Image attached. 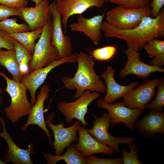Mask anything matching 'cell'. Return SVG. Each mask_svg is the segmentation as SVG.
Masks as SVG:
<instances>
[{
  "label": "cell",
  "mask_w": 164,
  "mask_h": 164,
  "mask_svg": "<svg viewBox=\"0 0 164 164\" xmlns=\"http://www.w3.org/2000/svg\"><path fill=\"white\" fill-rule=\"evenodd\" d=\"M12 39L21 74L22 77L26 76L29 73V64L32 59V55L20 42L13 38Z\"/></svg>",
  "instance_id": "25"
},
{
  "label": "cell",
  "mask_w": 164,
  "mask_h": 164,
  "mask_svg": "<svg viewBox=\"0 0 164 164\" xmlns=\"http://www.w3.org/2000/svg\"><path fill=\"white\" fill-rule=\"evenodd\" d=\"M105 0H59L56 2L57 7L62 15L61 22L66 33L68 20L74 15H81L90 8L102 7Z\"/></svg>",
  "instance_id": "16"
},
{
  "label": "cell",
  "mask_w": 164,
  "mask_h": 164,
  "mask_svg": "<svg viewBox=\"0 0 164 164\" xmlns=\"http://www.w3.org/2000/svg\"><path fill=\"white\" fill-rule=\"evenodd\" d=\"M130 151L127 152L125 149L122 150L123 154V163L124 164H142L138 158L139 151L137 146L133 143L128 145Z\"/></svg>",
  "instance_id": "30"
},
{
  "label": "cell",
  "mask_w": 164,
  "mask_h": 164,
  "mask_svg": "<svg viewBox=\"0 0 164 164\" xmlns=\"http://www.w3.org/2000/svg\"><path fill=\"white\" fill-rule=\"evenodd\" d=\"M151 0H109L108 2L117 5L118 6L126 9H135L147 5Z\"/></svg>",
  "instance_id": "31"
},
{
  "label": "cell",
  "mask_w": 164,
  "mask_h": 164,
  "mask_svg": "<svg viewBox=\"0 0 164 164\" xmlns=\"http://www.w3.org/2000/svg\"><path fill=\"white\" fill-rule=\"evenodd\" d=\"M150 16L148 5L135 9H126L117 6L107 13L106 21L117 29L128 30L136 27L145 17Z\"/></svg>",
  "instance_id": "5"
},
{
  "label": "cell",
  "mask_w": 164,
  "mask_h": 164,
  "mask_svg": "<svg viewBox=\"0 0 164 164\" xmlns=\"http://www.w3.org/2000/svg\"><path fill=\"white\" fill-rule=\"evenodd\" d=\"M159 79L145 81L137 88L133 89L122 97V101L131 109L145 110L144 106L152 99L156 93V87Z\"/></svg>",
  "instance_id": "13"
},
{
  "label": "cell",
  "mask_w": 164,
  "mask_h": 164,
  "mask_svg": "<svg viewBox=\"0 0 164 164\" xmlns=\"http://www.w3.org/2000/svg\"><path fill=\"white\" fill-rule=\"evenodd\" d=\"M5 67L12 75L13 79L21 82L22 77L17 60L14 49L0 50V67Z\"/></svg>",
  "instance_id": "23"
},
{
  "label": "cell",
  "mask_w": 164,
  "mask_h": 164,
  "mask_svg": "<svg viewBox=\"0 0 164 164\" xmlns=\"http://www.w3.org/2000/svg\"><path fill=\"white\" fill-rule=\"evenodd\" d=\"M58 0H55V1L56 2Z\"/></svg>",
  "instance_id": "42"
},
{
  "label": "cell",
  "mask_w": 164,
  "mask_h": 164,
  "mask_svg": "<svg viewBox=\"0 0 164 164\" xmlns=\"http://www.w3.org/2000/svg\"><path fill=\"white\" fill-rule=\"evenodd\" d=\"M101 96L99 92H91L90 91L86 90L77 99L73 102H60L58 104L57 108L63 114L67 123L73 124V119L75 118L80 121L85 128L88 123L85 119L88 107L93 101Z\"/></svg>",
  "instance_id": "8"
},
{
  "label": "cell",
  "mask_w": 164,
  "mask_h": 164,
  "mask_svg": "<svg viewBox=\"0 0 164 164\" xmlns=\"http://www.w3.org/2000/svg\"><path fill=\"white\" fill-rule=\"evenodd\" d=\"M140 133L148 138H152L157 134H164V112L150 109L148 114L135 123Z\"/></svg>",
  "instance_id": "21"
},
{
  "label": "cell",
  "mask_w": 164,
  "mask_h": 164,
  "mask_svg": "<svg viewBox=\"0 0 164 164\" xmlns=\"http://www.w3.org/2000/svg\"><path fill=\"white\" fill-rule=\"evenodd\" d=\"M44 157L48 164H55L62 160L67 164H87L84 158L73 144L67 148L66 152L63 155H56L47 152L44 154Z\"/></svg>",
  "instance_id": "22"
},
{
  "label": "cell",
  "mask_w": 164,
  "mask_h": 164,
  "mask_svg": "<svg viewBox=\"0 0 164 164\" xmlns=\"http://www.w3.org/2000/svg\"></svg>",
  "instance_id": "43"
},
{
  "label": "cell",
  "mask_w": 164,
  "mask_h": 164,
  "mask_svg": "<svg viewBox=\"0 0 164 164\" xmlns=\"http://www.w3.org/2000/svg\"><path fill=\"white\" fill-rule=\"evenodd\" d=\"M77 54L75 53L70 56L53 60L48 66L36 69L28 75L22 77L21 82L29 92L31 103L32 105L34 104L36 99V90L44 82L49 73L54 68L63 64L76 63Z\"/></svg>",
  "instance_id": "10"
},
{
  "label": "cell",
  "mask_w": 164,
  "mask_h": 164,
  "mask_svg": "<svg viewBox=\"0 0 164 164\" xmlns=\"http://www.w3.org/2000/svg\"><path fill=\"white\" fill-rule=\"evenodd\" d=\"M127 57L124 67L119 72L120 77L124 79L128 75L134 74L141 79L150 77L151 73L155 72H164V69L142 62L140 59V54L133 49L128 48L124 51Z\"/></svg>",
  "instance_id": "14"
},
{
  "label": "cell",
  "mask_w": 164,
  "mask_h": 164,
  "mask_svg": "<svg viewBox=\"0 0 164 164\" xmlns=\"http://www.w3.org/2000/svg\"><path fill=\"white\" fill-rule=\"evenodd\" d=\"M105 2H108L109 0H105Z\"/></svg>",
  "instance_id": "41"
},
{
  "label": "cell",
  "mask_w": 164,
  "mask_h": 164,
  "mask_svg": "<svg viewBox=\"0 0 164 164\" xmlns=\"http://www.w3.org/2000/svg\"><path fill=\"white\" fill-rule=\"evenodd\" d=\"M99 108L107 110L111 121V125H114L122 122L131 132L135 128V122L145 110L140 108H130L122 101L109 104L105 102L103 98H98L96 102Z\"/></svg>",
  "instance_id": "9"
},
{
  "label": "cell",
  "mask_w": 164,
  "mask_h": 164,
  "mask_svg": "<svg viewBox=\"0 0 164 164\" xmlns=\"http://www.w3.org/2000/svg\"><path fill=\"white\" fill-rule=\"evenodd\" d=\"M164 4V0H152L148 5L151 7L150 17L155 18L162 8Z\"/></svg>",
  "instance_id": "35"
},
{
  "label": "cell",
  "mask_w": 164,
  "mask_h": 164,
  "mask_svg": "<svg viewBox=\"0 0 164 164\" xmlns=\"http://www.w3.org/2000/svg\"><path fill=\"white\" fill-rule=\"evenodd\" d=\"M50 5L49 0H42L35 7L18 8L19 16L27 23L31 31L43 28L51 16Z\"/></svg>",
  "instance_id": "15"
},
{
  "label": "cell",
  "mask_w": 164,
  "mask_h": 164,
  "mask_svg": "<svg viewBox=\"0 0 164 164\" xmlns=\"http://www.w3.org/2000/svg\"><path fill=\"white\" fill-rule=\"evenodd\" d=\"M117 51V47L114 45L94 49L91 54L92 57L96 60L107 61L112 58Z\"/></svg>",
  "instance_id": "28"
},
{
  "label": "cell",
  "mask_w": 164,
  "mask_h": 164,
  "mask_svg": "<svg viewBox=\"0 0 164 164\" xmlns=\"http://www.w3.org/2000/svg\"><path fill=\"white\" fill-rule=\"evenodd\" d=\"M91 115L95 120L92 127L90 129H86L87 132L100 143L113 148L116 154H119L120 152V144L128 145L135 141V139L133 137H116L109 133L111 121L108 113L104 112L101 118L92 114Z\"/></svg>",
  "instance_id": "7"
},
{
  "label": "cell",
  "mask_w": 164,
  "mask_h": 164,
  "mask_svg": "<svg viewBox=\"0 0 164 164\" xmlns=\"http://www.w3.org/2000/svg\"><path fill=\"white\" fill-rule=\"evenodd\" d=\"M55 116L54 113H51L45 119V121L46 126L53 133L54 140L52 142L51 146L54 148L55 155H60L66 148L78 142L77 132L78 127L82 123L79 120L76 119L74 124L69 127H65V125L63 122L55 125L52 122Z\"/></svg>",
  "instance_id": "6"
},
{
  "label": "cell",
  "mask_w": 164,
  "mask_h": 164,
  "mask_svg": "<svg viewBox=\"0 0 164 164\" xmlns=\"http://www.w3.org/2000/svg\"><path fill=\"white\" fill-rule=\"evenodd\" d=\"M101 31L107 37L115 38L126 43L128 48L138 52L150 40L164 37V9L162 8L155 18L144 17L136 27L128 30L117 29L103 21Z\"/></svg>",
  "instance_id": "1"
},
{
  "label": "cell",
  "mask_w": 164,
  "mask_h": 164,
  "mask_svg": "<svg viewBox=\"0 0 164 164\" xmlns=\"http://www.w3.org/2000/svg\"><path fill=\"white\" fill-rule=\"evenodd\" d=\"M0 75L6 81L5 91L11 99L10 104L4 109L5 116L12 123L19 122L20 118L29 115L32 106L27 97V89L22 83L10 79L1 71Z\"/></svg>",
  "instance_id": "3"
},
{
  "label": "cell",
  "mask_w": 164,
  "mask_h": 164,
  "mask_svg": "<svg viewBox=\"0 0 164 164\" xmlns=\"http://www.w3.org/2000/svg\"><path fill=\"white\" fill-rule=\"evenodd\" d=\"M2 88H1V87H0V95L2 93Z\"/></svg>",
  "instance_id": "40"
},
{
  "label": "cell",
  "mask_w": 164,
  "mask_h": 164,
  "mask_svg": "<svg viewBox=\"0 0 164 164\" xmlns=\"http://www.w3.org/2000/svg\"><path fill=\"white\" fill-rule=\"evenodd\" d=\"M43 28L33 31L7 33L9 36L21 43L32 55L35 46V41L40 37Z\"/></svg>",
  "instance_id": "24"
},
{
  "label": "cell",
  "mask_w": 164,
  "mask_h": 164,
  "mask_svg": "<svg viewBox=\"0 0 164 164\" xmlns=\"http://www.w3.org/2000/svg\"><path fill=\"white\" fill-rule=\"evenodd\" d=\"M29 1H31V2L34 3L35 5H37L39 4L42 0H28Z\"/></svg>",
  "instance_id": "38"
},
{
  "label": "cell",
  "mask_w": 164,
  "mask_h": 164,
  "mask_svg": "<svg viewBox=\"0 0 164 164\" xmlns=\"http://www.w3.org/2000/svg\"><path fill=\"white\" fill-rule=\"evenodd\" d=\"M2 100L1 97L0 95V105L2 104Z\"/></svg>",
  "instance_id": "39"
},
{
  "label": "cell",
  "mask_w": 164,
  "mask_h": 164,
  "mask_svg": "<svg viewBox=\"0 0 164 164\" xmlns=\"http://www.w3.org/2000/svg\"><path fill=\"white\" fill-rule=\"evenodd\" d=\"M50 10L52 17L53 26L51 34V42L56 48L59 59L72 54V47L70 37L63 32L61 14L57 9L56 2L50 5Z\"/></svg>",
  "instance_id": "11"
},
{
  "label": "cell",
  "mask_w": 164,
  "mask_h": 164,
  "mask_svg": "<svg viewBox=\"0 0 164 164\" xmlns=\"http://www.w3.org/2000/svg\"><path fill=\"white\" fill-rule=\"evenodd\" d=\"M0 120L3 128L2 132H0V136L5 140L7 145L6 152L3 158L4 164L10 162L14 164H33L31 157V155L35 152L33 144L29 143L26 149L19 147L7 132L5 122L0 116Z\"/></svg>",
  "instance_id": "12"
},
{
  "label": "cell",
  "mask_w": 164,
  "mask_h": 164,
  "mask_svg": "<svg viewBox=\"0 0 164 164\" xmlns=\"http://www.w3.org/2000/svg\"><path fill=\"white\" fill-rule=\"evenodd\" d=\"M53 21L50 18L43 27L35 46L32 58L29 64L30 73L34 70L46 67L53 60L59 59L56 48L51 42Z\"/></svg>",
  "instance_id": "4"
},
{
  "label": "cell",
  "mask_w": 164,
  "mask_h": 164,
  "mask_svg": "<svg viewBox=\"0 0 164 164\" xmlns=\"http://www.w3.org/2000/svg\"><path fill=\"white\" fill-rule=\"evenodd\" d=\"M50 91L48 84H45L41 87L40 92L37 97L35 103L32 107L27 120L22 126L21 129L26 131L30 125H37L45 132L51 146V136L46 125L44 115L45 102L48 98Z\"/></svg>",
  "instance_id": "17"
},
{
  "label": "cell",
  "mask_w": 164,
  "mask_h": 164,
  "mask_svg": "<svg viewBox=\"0 0 164 164\" xmlns=\"http://www.w3.org/2000/svg\"><path fill=\"white\" fill-rule=\"evenodd\" d=\"M150 65L162 68L164 65V53L157 55L151 61Z\"/></svg>",
  "instance_id": "37"
},
{
  "label": "cell",
  "mask_w": 164,
  "mask_h": 164,
  "mask_svg": "<svg viewBox=\"0 0 164 164\" xmlns=\"http://www.w3.org/2000/svg\"><path fill=\"white\" fill-rule=\"evenodd\" d=\"M142 48L150 58H153L159 54L164 53V40L154 38L144 44Z\"/></svg>",
  "instance_id": "29"
},
{
  "label": "cell",
  "mask_w": 164,
  "mask_h": 164,
  "mask_svg": "<svg viewBox=\"0 0 164 164\" xmlns=\"http://www.w3.org/2000/svg\"><path fill=\"white\" fill-rule=\"evenodd\" d=\"M115 69L111 65H110L99 76L104 80L106 84V94L103 99L109 104H112L118 99L123 97L130 91L137 87L139 83L138 81H136L131 82L127 85H121L115 80Z\"/></svg>",
  "instance_id": "19"
},
{
  "label": "cell",
  "mask_w": 164,
  "mask_h": 164,
  "mask_svg": "<svg viewBox=\"0 0 164 164\" xmlns=\"http://www.w3.org/2000/svg\"><path fill=\"white\" fill-rule=\"evenodd\" d=\"M87 164H122V156L114 159H105L96 157L93 155L84 158Z\"/></svg>",
  "instance_id": "32"
},
{
  "label": "cell",
  "mask_w": 164,
  "mask_h": 164,
  "mask_svg": "<svg viewBox=\"0 0 164 164\" xmlns=\"http://www.w3.org/2000/svg\"><path fill=\"white\" fill-rule=\"evenodd\" d=\"M78 141L73 145L84 158L95 154L102 153L108 156L114 154L113 148L97 141L81 125L78 127Z\"/></svg>",
  "instance_id": "20"
},
{
  "label": "cell",
  "mask_w": 164,
  "mask_h": 164,
  "mask_svg": "<svg viewBox=\"0 0 164 164\" xmlns=\"http://www.w3.org/2000/svg\"><path fill=\"white\" fill-rule=\"evenodd\" d=\"M157 87V90L155 99L152 101L145 105L144 107L149 110L162 112L164 105V79L163 77L160 78Z\"/></svg>",
  "instance_id": "27"
},
{
  "label": "cell",
  "mask_w": 164,
  "mask_h": 164,
  "mask_svg": "<svg viewBox=\"0 0 164 164\" xmlns=\"http://www.w3.org/2000/svg\"><path fill=\"white\" fill-rule=\"evenodd\" d=\"M77 62L78 67L74 76L71 78L66 76L62 79L66 88L76 90L73 99L80 97L86 90L105 93L106 87L95 72L92 56L80 51L77 54Z\"/></svg>",
  "instance_id": "2"
},
{
  "label": "cell",
  "mask_w": 164,
  "mask_h": 164,
  "mask_svg": "<svg viewBox=\"0 0 164 164\" xmlns=\"http://www.w3.org/2000/svg\"><path fill=\"white\" fill-rule=\"evenodd\" d=\"M27 0H0V4L12 7L19 8L26 6Z\"/></svg>",
  "instance_id": "36"
},
{
  "label": "cell",
  "mask_w": 164,
  "mask_h": 164,
  "mask_svg": "<svg viewBox=\"0 0 164 164\" xmlns=\"http://www.w3.org/2000/svg\"><path fill=\"white\" fill-rule=\"evenodd\" d=\"M2 48L13 49L14 46L12 38L8 35L6 32L0 29V50Z\"/></svg>",
  "instance_id": "34"
},
{
  "label": "cell",
  "mask_w": 164,
  "mask_h": 164,
  "mask_svg": "<svg viewBox=\"0 0 164 164\" xmlns=\"http://www.w3.org/2000/svg\"><path fill=\"white\" fill-rule=\"evenodd\" d=\"M13 16H19V9L0 4V21Z\"/></svg>",
  "instance_id": "33"
},
{
  "label": "cell",
  "mask_w": 164,
  "mask_h": 164,
  "mask_svg": "<svg viewBox=\"0 0 164 164\" xmlns=\"http://www.w3.org/2000/svg\"><path fill=\"white\" fill-rule=\"evenodd\" d=\"M16 18L8 19L0 21V29L8 33H18L31 31L29 26L24 23L19 24Z\"/></svg>",
  "instance_id": "26"
},
{
  "label": "cell",
  "mask_w": 164,
  "mask_h": 164,
  "mask_svg": "<svg viewBox=\"0 0 164 164\" xmlns=\"http://www.w3.org/2000/svg\"><path fill=\"white\" fill-rule=\"evenodd\" d=\"M105 14V12L101 15H95L89 19L79 15L77 17V21L70 25V30L83 33L94 45L98 46L101 38V28Z\"/></svg>",
  "instance_id": "18"
}]
</instances>
